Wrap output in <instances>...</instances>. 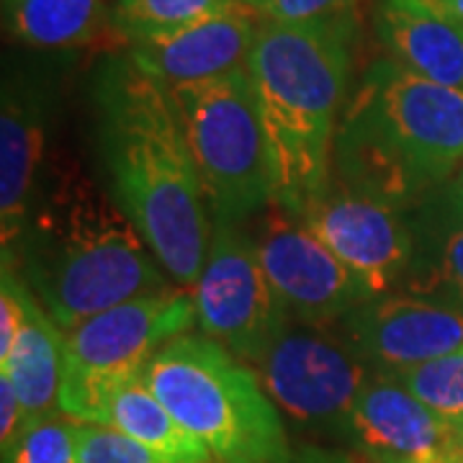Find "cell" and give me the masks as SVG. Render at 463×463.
<instances>
[{"instance_id":"obj_6","label":"cell","mask_w":463,"mask_h":463,"mask_svg":"<svg viewBox=\"0 0 463 463\" xmlns=\"http://www.w3.org/2000/svg\"><path fill=\"white\" fill-rule=\"evenodd\" d=\"M212 222L242 224L273 203L260 100L248 67L173 88Z\"/></svg>"},{"instance_id":"obj_5","label":"cell","mask_w":463,"mask_h":463,"mask_svg":"<svg viewBox=\"0 0 463 463\" xmlns=\"http://www.w3.org/2000/svg\"><path fill=\"white\" fill-rule=\"evenodd\" d=\"M142 379L216 463H294L281 412L258 373L212 337L173 340Z\"/></svg>"},{"instance_id":"obj_9","label":"cell","mask_w":463,"mask_h":463,"mask_svg":"<svg viewBox=\"0 0 463 463\" xmlns=\"http://www.w3.org/2000/svg\"><path fill=\"white\" fill-rule=\"evenodd\" d=\"M196 298L199 332L224 345L250 368L263 358L291 317L276 297L242 224L214 222Z\"/></svg>"},{"instance_id":"obj_11","label":"cell","mask_w":463,"mask_h":463,"mask_svg":"<svg viewBox=\"0 0 463 463\" xmlns=\"http://www.w3.org/2000/svg\"><path fill=\"white\" fill-rule=\"evenodd\" d=\"M298 219L330 248L371 298L392 294L412 270L417 245L404 214L335 178Z\"/></svg>"},{"instance_id":"obj_29","label":"cell","mask_w":463,"mask_h":463,"mask_svg":"<svg viewBox=\"0 0 463 463\" xmlns=\"http://www.w3.org/2000/svg\"><path fill=\"white\" fill-rule=\"evenodd\" d=\"M448 191H450V194H453L458 201H463V165L461 170L453 175V181H450V185H448Z\"/></svg>"},{"instance_id":"obj_18","label":"cell","mask_w":463,"mask_h":463,"mask_svg":"<svg viewBox=\"0 0 463 463\" xmlns=\"http://www.w3.org/2000/svg\"><path fill=\"white\" fill-rule=\"evenodd\" d=\"M8 32L36 50L90 47L116 33L106 0H3ZM121 39V36H118ZM124 42V39H121Z\"/></svg>"},{"instance_id":"obj_21","label":"cell","mask_w":463,"mask_h":463,"mask_svg":"<svg viewBox=\"0 0 463 463\" xmlns=\"http://www.w3.org/2000/svg\"><path fill=\"white\" fill-rule=\"evenodd\" d=\"M392 379H397L450 428L463 425V347Z\"/></svg>"},{"instance_id":"obj_31","label":"cell","mask_w":463,"mask_h":463,"mask_svg":"<svg viewBox=\"0 0 463 463\" xmlns=\"http://www.w3.org/2000/svg\"><path fill=\"white\" fill-rule=\"evenodd\" d=\"M240 3H245V5H252V8H258V11H260V5H263L265 0H240Z\"/></svg>"},{"instance_id":"obj_19","label":"cell","mask_w":463,"mask_h":463,"mask_svg":"<svg viewBox=\"0 0 463 463\" xmlns=\"http://www.w3.org/2000/svg\"><path fill=\"white\" fill-rule=\"evenodd\" d=\"M100 428L124 432L149 450L178 463H216L209 448L194 438L167 407L152 394L145 379L121 383L106 404V420Z\"/></svg>"},{"instance_id":"obj_15","label":"cell","mask_w":463,"mask_h":463,"mask_svg":"<svg viewBox=\"0 0 463 463\" xmlns=\"http://www.w3.org/2000/svg\"><path fill=\"white\" fill-rule=\"evenodd\" d=\"M44 109L32 88L3 85L0 109V245L14 255L44 175Z\"/></svg>"},{"instance_id":"obj_13","label":"cell","mask_w":463,"mask_h":463,"mask_svg":"<svg viewBox=\"0 0 463 463\" xmlns=\"http://www.w3.org/2000/svg\"><path fill=\"white\" fill-rule=\"evenodd\" d=\"M453 435L456 428L397 379L371 373L353 404L345 446L364 463H430L453 453Z\"/></svg>"},{"instance_id":"obj_24","label":"cell","mask_w":463,"mask_h":463,"mask_svg":"<svg viewBox=\"0 0 463 463\" xmlns=\"http://www.w3.org/2000/svg\"><path fill=\"white\" fill-rule=\"evenodd\" d=\"M78 456L80 463H178L127 438L124 432L83 422L78 425Z\"/></svg>"},{"instance_id":"obj_17","label":"cell","mask_w":463,"mask_h":463,"mask_svg":"<svg viewBox=\"0 0 463 463\" xmlns=\"http://www.w3.org/2000/svg\"><path fill=\"white\" fill-rule=\"evenodd\" d=\"M62 353L65 332L29 291L26 322L11 350L0 358V373L14 383L32 425L60 414Z\"/></svg>"},{"instance_id":"obj_10","label":"cell","mask_w":463,"mask_h":463,"mask_svg":"<svg viewBox=\"0 0 463 463\" xmlns=\"http://www.w3.org/2000/svg\"><path fill=\"white\" fill-rule=\"evenodd\" d=\"M252 234L265 276L286 315L307 325H337L371 298L330 248L298 216L270 203Z\"/></svg>"},{"instance_id":"obj_23","label":"cell","mask_w":463,"mask_h":463,"mask_svg":"<svg viewBox=\"0 0 463 463\" xmlns=\"http://www.w3.org/2000/svg\"><path fill=\"white\" fill-rule=\"evenodd\" d=\"M78 425L65 414H54L29 425L11 456L3 463H80Z\"/></svg>"},{"instance_id":"obj_8","label":"cell","mask_w":463,"mask_h":463,"mask_svg":"<svg viewBox=\"0 0 463 463\" xmlns=\"http://www.w3.org/2000/svg\"><path fill=\"white\" fill-rule=\"evenodd\" d=\"M252 371L294 425L345 446L353 404L371 371L332 325L288 319Z\"/></svg>"},{"instance_id":"obj_27","label":"cell","mask_w":463,"mask_h":463,"mask_svg":"<svg viewBox=\"0 0 463 463\" xmlns=\"http://www.w3.org/2000/svg\"><path fill=\"white\" fill-rule=\"evenodd\" d=\"M410 3L430 11L432 16L443 18L448 24L463 29V0H410Z\"/></svg>"},{"instance_id":"obj_30","label":"cell","mask_w":463,"mask_h":463,"mask_svg":"<svg viewBox=\"0 0 463 463\" xmlns=\"http://www.w3.org/2000/svg\"><path fill=\"white\" fill-rule=\"evenodd\" d=\"M453 456L463 463V425H458L456 435H453Z\"/></svg>"},{"instance_id":"obj_26","label":"cell","mask_w":463,"mask_h":463,"mask_svg":"<svg viewBox=\"0 0 463 463\" xmlns=\"http://www.w3.org/2000/svg\"><path fill=\"white\" fill-rule=\"evenodd\" d=\"M29 417L24 412V404L18 399L14 383L0 373V448L3 458L14 453L24 432L29 430Z\"/></svg>"},{"instance_id":"obj_28","label":"cell","mask_w":463,"mask_h":463,"mask_svg":"<svg viewBox=\"0 0 463 463\" xmlns=\"http://www.w3.org/2000/svg\"><path fill=\"white\" fill-rule=\"evenodd\" d=\"M304 461L307 463H364L358 461L355 456H350V453H327V450H319V448H312V450H307L304 453ZM430 463H461L453 453H446V456H440V458H435Z\"/></svg>"},{"instance_id":"obj_2","label":"cell","mask_w":463,"mask_h":463,"mask_svg":"<svg viewBox=\"0 0 463 463\" xmlns=\"http://www.w3.org/2000/svg\"><path fill=\"white\" fill-rule=\"evenodd\" d=\"M3 260L62 332L173 283L114 194L75 160L44 165L24 237Z\"/></svg>"},{"instance_id":"obj_20","label":"cell","mask_w":463,"mask_h":463,"mask_svg":"<svg viewBox=\"0 0 463 463\" xmlns=\"http://www.w3.org/2000/svg\"><path fill=\"white\" fill-rule=\"evenodd\" d=\"M232 3L237 0H116L111 18L118 36L134 44L222 14Z\"/></svg>"},{"instance_id":"obj_14","label":"cell","mask_w":463,"mask_h":463,"mask_svg":"<svg viewBox=\"0 0 463 463\" xmlns=\"http://www.w3.org/2000/svg\"><path fill=\"white\" fill-rule=\"evenodd\" d=\"M260 26L258 8L237 0L227 11L185 29L134 42L129 57L170 88L201 83L248 65Z\"/></svg>"},{"instance_id":"obj_7","label":"cell","mask_w":463,"mask_h":463,"mask_svg":"<svg viewBox=\"0 0 463 463\" xmlns=\"http://www.w3.org/2000/svg\"><path fill=\"white\" fill-rule=\"evenodd\" d=\"M194 327H199L194 291L165 288L116 304L65 332L60 414L103 425L116 389L142 379L149 361Z\"/></svg>"},{"instance_id":"obj_25","label":"cell","mask_w":463,"mask_h":463,"mask_svg":"<svg viewBox=\"0 0 463 463\" xmlns=\"http://www.w3.org/2000/svg\"><path fill=\"white\" fill-rule=\"evenodd\" d=\"M358 0H265L260 14L294 26H355Z\"/></svg>"},{"instance_id":"obj_1","label":"cell","mask_w":463,"mask_h":463,"mask_svg":"<svg viewBox=\"0 0 463 463\" xmlns=\"http://www.w3.org/2000/svg\"><path fill=\"white\" fill-rule=\"evenodd\" d=\"M96 106L100 152L116 203L170 281L194 288L214 222L173 88L124 54L100 70Z\"/></svg>"},{"instance_id":"obj_22","label":"cell","mask_w":463,"mask_h":463,"mask_svg":"<svg viewBox=\"0 0 463 463\" xmlns=\"http://www.w3.org/2000/svg\"><path fill=\"white\" fill-rule=\"evenodd\" d=\"M448 206H450V227L440 240L430 263V279L417 283L410 294L417 297H432L438 291H446L448 304L463 312V201H458L448 191Z\"/></svg>"},{"instance_id":"obj_3","label":"cell","mask_w":463,"mask_h":463,"mask_svg":"<svg viewBox=\"0 0 463 463\" xmlns=\"http://www.w3.org/2000/svg\"><path fill=\"white\" fill-rule=\"evenodd\" d=\"M463 165V90L394 60L365 72L335 139L332 178L399 212Z\"/></svg>"},{"instance_id":"obj_16","label":"cell","mask_w":463,"mask_h":463,"mask_svg":"<svg viewBox=\"0 0 463 463\" xmlns=\"http://www.w3.org/2000/svg\"><path fill=\"white\" fill-rule=\"evenodd\" d=\"M376 33L397 65L425 80L463 90V29L410 0H381Z\"/></svg>"},{"instance_id":"obj_4","label":"cell","mask_w":463,"mask_h":463,"mask_svg":"<svg viewBox=\"0 0 463 463\" xmlns=\"http://www.w3.org/2000/svg\"><path fill=\"white\" fill-rule=\"evenodd\" d=\"M353 26H294L263 18L248 57L260 100L273 203L301 216L332 183L340 109L350 83Z\"/></svg>"},{"instance_id":"obj_12","label":"cell","mask_w":463,"mask_h":463,"mask_svg":"<svg viewBox=\"0 0 463 463\" xmlns=\"http://www.w3.org/2000/svg\"><path fill=\"white\" fill-rule=\"evenodd\" d=\"M332 327L365 368L381 376H399L463 347L461 309L417 294L365 298Z\"/></svg>"}]
</instances>
